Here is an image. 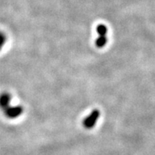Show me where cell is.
Here are the masks:
<instances>
[{"label":"cell","instance_id":"cell-1","mask_svg":"<svg viewBox=\"0 0 155 155\" xmlns=\"http://www.w3.org/2000/svg\"><path fill=\"white\" fill-rule=\"evenodd\" d=\"M97 32L98 37L95 41V45L98 48H102L108 43V38H107L108 28L106 25L103 24L98 25L97 26Z\"/></svg>","mask_w":155,"mask_h":155},{"label":"cell","instance_id":"cell-2","mask_svg":"<svg viewBox=\"0 0 155 155\" xmlns=\"http://www.w3.org/2000/svg\"><path fill=\"white\" fill-rule=\"evenodd\" d=\"M100 112L97 109H94L82 120V125L85 128L92 129L97 124L100 118Z\"/></svg>","mask_w":155,"mask_h":155},{"label":"cell","instance_id":"cell-3","mask_svg":"<svg viewBox=\"0 0 155 155\" xmlns=\"http://www.w3.org/2000/svg\"><path fill=\"white\" fill-rule=\"evenodd\" d=\"M23 112H24V108L21 105H15V106L10 105L5 110H3L5 116L10 120L18 118L19 116H21Z\"/></svg>","mask_w":155,"mask_h":155},{"label":"cell","instance_id":"cell-4","mask_svg":"<svg viewBox=\"0 0 155 155\" xmlns=\"http://www.w3.org/2000/svg\"><path fill=\"white\" fill-rule=\"evenodd\" d=\"M12 97L9 93L3 92L0 94V108L1 110H5L7 107L10 105Z\"/></svg>","mask_w":155,"mask_h":155},{"label":"cell","instance_id":"cell-5","mask_svg":"<svg viewBox=\"0 0 155 155\" xmlns=\"http://www.w3.org/2000/svg\"><path fill=\"white\" fill-rule=\"evenodd\" d=\"M6 42V35L3 32L0 31V51L2 50Z\"/></svg>","mask_w":155,"mask_h":155}]
</instances>
